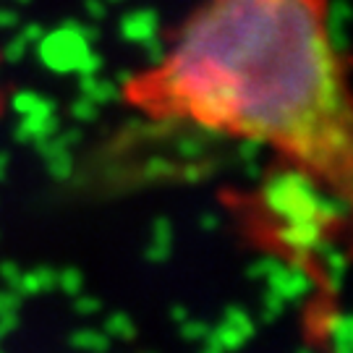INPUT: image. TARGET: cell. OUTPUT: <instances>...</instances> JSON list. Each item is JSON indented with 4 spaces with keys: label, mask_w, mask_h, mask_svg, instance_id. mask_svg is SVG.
Here are the masks:
<instances>
[{
    "label": "cell",
    "mask_w": 353,
    "mask_h": 353,
    "mask_svg": "<svg viewBox=\"0 0 353 353\" xmlns=\"http://www.w3.org/2000/svg\"><path fill=\"white\" fill-rule=\"evenodd\" d=\"M126 89L154 118L278 147L348 202L351 113L322 0H210Z\"/></svg>",
    "instance_id": "1"
},
{
    "label": "cell",
    "mask_w": 353,
    "mask_h": 353,
    "mask_svg": "<svg viewBox=\"0 0 353 353\" xmlns=\"http://www.w3.org/2000/svg\"><path fill=\"white\" fill-rule=\"evenodd\" d=\"M265 207L283 225V241L290 249H312L322 225H327L335 210L314 186V178L303 170L275 176L265 189Z\"/></svg>",
    "instance_id": "2"
},
{
    "label": "cell",
    "mask_w": 353,
    "mask_h": 353,
    "mask_svg": "<svg viewBox=\"0 0 353 353\" xmlns=\"http://www.w3.org/2000/svg\"><path fill=\"white\" fill-rule=\"evenodd\" d=\"M97 37H100V32L94 26L79 24L74 19H68L58 29L42 34V39L37 42V55L50 71L71 74L87 58L92 42Z\"/></svg>",
    "instance_id": "3"
},
{
    "label": "cell",
    "mask_w": 353,
    "mask_h": 353,
    "mask_svg": "<svg viewBox=\"0 0 353 353\" xmlns=\"http://www.w3.org/2000/svg\"><path fill=\"white\" fill-rule=\"evenodd\" d=\"M58 131V118H55V102L48 100L39 105L37 110H32V113L24 115V121H21V126L16 128V139L21 141H42L52 137Z\"/></svg>",
    "instance_id": "4"
},
{
    "label": "cell",
    "mask_w": 353,
    "mask_h": 353,
    "mask_svg": "<svg viewBox=\"0 0 353 353\" xmlns=\"http://www.w3.org/2000/svg\"><path fill=\"white\" fill-rule=\"evenodd\" d=\"M121 37L126 42H134V45H141L150 37L160 34V16L152 8H139V11H131L121 19Z\"/></svg>",
    "instance_id": "5"
},
{
    "label": "cell",
    "mask_w": 353,
    "mask_h": 353,
    "mask_svg": "<svg viewBox=\"0 0 353 353\" xmlns=\"http://www.w3.org/2000/svg\"><path fill=\"white\" fill-rule=\"evenodd\" d=\"M267 283H270V290H275L280 299H299L309 280L303 275L299 267H288V265H267L265 267Z\"/></svg>",
    "instance_id": "6"
},
{
    "label": "cell",
    "mask_w": 353,
    "mask_h": 353,
    "mask_svg": "<svg viewBox=\"0 0 353 353\" xmlns=\"http://www.w3.org/2000/svg\"><path fill=\"white\" fill-rule=\"evenodd\" d=\"M252 335V319L243 314L241 309H228L223 316V325L212 332V341L223 348V351H233L241 343Z\"/></svg>",
    "instance_id": "7"
},
{
    "label": "cell",
    "mask_w": 353,
    "mask_h": 353,
    "mask_svg": "<svg viewBox=\"0 0 353 353\" xmlns=\"http://www.w3.org/2000/svg\"><path fill=\"white\" fill-rule=\"evenodd\" d=\"M79 89L84 97H89L97 105H108V102H115L121 97V84L110 81V79H100L97 74L79 76Z\"/></svg>",
    "instance_id": "8"
},
{
    "label": "cell",
    "mask_w": 353,
    "mask_h": 353,
    "mask_svg": "<svg viewBox=\"0 0 353 353\" xmlns=\"http://www.w3.org/2000/svg\"><path fill=\"white\" fill-rule=\"evenodd\" d=\"M55 280H58V275H55L52 270H48V267H39V270L29 272V275H21V278H19V285H16V290L21 288L24 293L50 290L52 285H55Z\"/></svg>",
    "instance_id": "9"
},
{
    "label": "cell",
    "mask_w": 353,
    "mask_h": 353,
    "mask_svg": "<svg viewBox=\"0 0 353 353\" xmlns=\"http://www.w3.org/2000/svg\"><path fill=\"white\" fill-rule=\"evenodd\" d=\"M170 252V223L168 220H160L154 225V239H152V249L147 252L152 262H163Z\"/></svg>",
    "instance_id": "10"
},
{
    "label": "cell",
    "mask_w": 353,
    "mask_h": 353,
    "mask_svg": "<svg viewBox=\"0 0 353 353\" xmlns=\"http://www.w3.org/2000/svg\"><path fill=\"white\" fill-rule=\"evenodd\" d=\"M141 50H144V58L150 61V65L154 68V65L163 63V58L168 55V42H165L160 34H154V37H150L147 42H141Z\"/></svg>",
    "instance_id": "11"
},
{
    "label": "cell",
    "mask_w": 353,
    "mask_h": 353,
    "mask_svg": "<svg viewBox=\"0 0 353 353\" xmlns=\"http://www.w3.org/2000/svg\"><path fill=\"white\" fill-rule=\"evenodd\" d=\"M42 102H45V97L37 94V92H19V94H13L11 108L19 115H26V113H32V110H37Z\"/></svg>",
    "instance_id": "12"
},
{
    "label": "cell",
    "mask_w": 353,
    "mask_h": 353,
    "mask_svg": "<svg viewBox=\"0 0 353 353\" xmlns=\"http://www.w3.org/2000/svg\"><path fill=\"white\" fill-rule=\"evenodd\" d=\"M45 163H48V170H50L52 178H68L71 176V152H58V154H50V157H45Z\"/></svg>",
    "instance_id": "13"
},
{
    "label": "cell",
    "mask_w": 353,
    "mask_h": 353,
    "mask_svg": "<svg viewBox=\"0 0 353 353\" xmlns=\"http://www.w3.org/2000/svg\"><path fill=\"white\" fill-rule=\"evenodd\" d=\"M74 343L76 345H81V348H89V351H94V353L108 348V338H105L102 332H94V330H84V332L74 335Z\"/></svg>",
    "instance_id": "14"
},
{
    "label": "cell",
    "mask_w": 353,
    "mask_h": 353,
    "mask_svg": "<svg viewBox=\"0 0 353 353\" xmlns=\"http://www.w3.org/2000/svg\"><path fill=\"white\" fill-rule=\"evenodd\" d=\"M97 110H100V105L92 102L89 97H84V94L71 105V115H74L76 121H84V123H87V121H94V118H97Z\"/></svg>",
    "instance_id": "15"
},
{
    "label": "cell",
    "mask_w": 353,
    "mask_h": 353,
    "mask_svg": "<svg viewBox=\"0 0 353 353\" xmlns=\"http://www.w3.org/2000/svg\"><path fill=\"white\" fill-rule=\"evenodd\" d=\"M108 332L110 335H118V338H131L134 335V325L126 314H113L108 319Z\"/></svg>",
    "instance_id": "16"
},
{
    "label": "cell",
    "mask_w": 353,
    "mask_h": 353,
    "mask_svg": "<svg viewBox=\"0 0 353 353\" xmlns=\"http://www.w3.org/2000/svg\"><path fill=\"white\" fill-rule=\"evenodd\" d=\"M26 48H29V42H26L21 34H19V37H13L11 42L3 48V58H6L8 63H19V61H21V58L26 55Z\"/></svg>",
    "instance_id": "17"
},
{
    "label": "cell",
    "mask_w": 353,
    "mask_h": 353,
    "mask_svg": "<svg viewBox=\"0 0 353 353\" xmlns=\"http://www.w3.org/2000/svg\"><path fill=\"white\" fill-rule=\"evenodd\" d=\"M61 288H65L68 293H79L81 288V275L76 272V270H63V272H58V280H55Z\"/></svg>",
    "instance_id": "18"
},
{
    "label": "cell",
    "mask_w": 353,
    "mask_h": 353,
    "mask_svg": "<svg viewBox=\"0 0 353 353\" xmlns=\"http://www.w3.org/2000/svg\"><path fill=\"white\" fill-rule=\"evenodd\" d=\"M102 71V58L97 55V52H87V58L81 61V65L76 68V74L79 76H89V74H100Z\"/></svg>",
    "instance_id": "19"
},
{
    "label": "cell",
    "mask_w": 353,
    "mask_h": 353,
    "mask_svg": "<svg viewBox=\"0 0 353 353\" xmlns=\"http://www.w3.org/2000/svg\"><path fill=\"white\" fill-rule=\"evenodd\" d=\"M84 11H87L89 19L100 21V19L108 16V3L105 0H84Z\"/></svg>",
    "instance_id": "20"
},
{
    "label": "cell",
    "mask_w": 353,
    "mask_h": 353,
    "mask_svg": "<svg viewBox=\"0 0 353 353\" xmlns=\"http://www.w3.org/2000/svg\"><path fill=\"white\" fill-rule=\"evenodd\" d=\"M42 34H45V29L39 24H26L24 29H21V37H24L29 45H37L39 39H42Z\"/></svg>",
    "instance_id": "21"
},
{
    "label": "cell",
    "mask_w": 353,
    "mask_h": 353,
    "mask_svg": "<svg viewBox=\"0 0 353 353\" xmlns=\"http://www.w3.org/2000/svg\"><path fill=\"white\" fill-rule=\"evenodd\" d=\"M183 335H189V338H207L210 330L204 327L202 322H186L183 325Z\"/></svg>",
    "instance_id": "22"
},
{
    "label": "cell",
    "mask_w": 353,
    "mask_h": 353,
    "mask_svg": "<svg viewBox=\"0 0 353 353\" xmlns=\"http://www.w3.org/2000/svg\"><path fill=\"white\" fill-rule=\"evenodd\" d=\"M16 24H19V13L0 8V29H13Z\"/></svg>",
    "instance_id": "23"
},
{
    "label": "cell",
    "mask_w": 353,
    "mask_h": 353,
    "mask_svg": "<svg viewBox=\"0 0 353 353\" xmlns=\"http://www.w3.org/2000/svg\"><path fill=\"white\" fill-rule=\"evenodd\" d=\"M76 309H79V312H97V309H100V301H94V299H79Z\"/></svg>",
    "instance_id": "24"
},
{
    "label": "cell",
    "mask_w": 353,
    "mask_h": 353,
    "mask_svg": "<svg viewBox=\"0 0 353 353\" xmlns=\"http://www.w3.org/2000/svg\"><path fill=\"white\" fill-rule=\"evenodd\" d=\"M6 168H8V154H6V152H0V181L6 178Z\"/></svg>",
    "instance_id": "25"
},
{
    "label": "cell",
    "mask_w": 353,
    "mask_h": 353,
    "mask_svg": "<svg viewBox=\"0 0 353 353\" xmlns=\"http://www.w3.org/2000/svg\"><path fill=\"white\" fill-rule=\"evenodd\" d=\"M108 3H123V0H108Z\"/></svg>",
    "instance_id": "26"
},
{
    "label": "cell",
    "mask_w": 353,
    "mask_h": 353,
    "mask_svg": "<svg viewBox=\"0 0 353 353\" xmlns=\"http://www.w3.org/2000/svg\"><path fill=\"white\" fill-rule=\"evenodd\" d=\"M16 3H29V0H16Z\"/></svg>",
    "instance_id": "27"
}]
</instances>
